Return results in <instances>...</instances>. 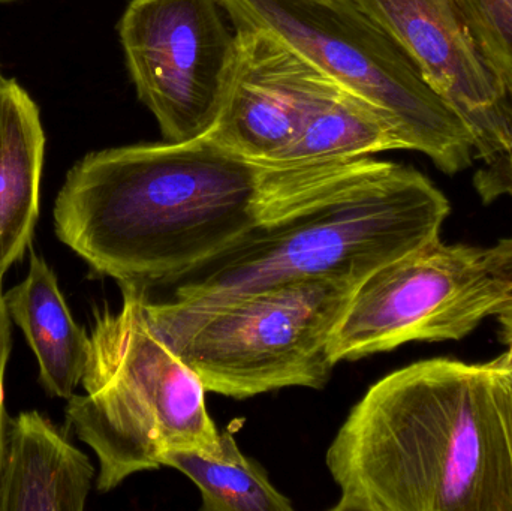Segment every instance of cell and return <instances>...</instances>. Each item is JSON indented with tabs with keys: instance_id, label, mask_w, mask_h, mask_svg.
Returning <instances> with one entry per match:
<instances>
[{
	"instance_id": "cell-9",
	"label": "cell",
	"mask_w": 512,
	"mask_h": 511,
	"mask_svg": "<svg viewBox=\"0 0 512 511\" xmlns=\"http://www.w3.org/2000/svg\"><path fill=\"white\" fill-rule=\"evenodd\" d=\"M409 54L427 83L457 111L486 162L478 191L507 194L512 179V108L460 0H354Z\"/></svg>"
},
{
	"instance_id": "cell-1",
	"label": "cell",
	"mask_w": 512,
	"mask_h": 511,
	"mask_svg": "<svg viewBox=\"0 0 512 511\" xmlns=\"http://www.w3.org/2000/svg\"><path fill=\"white\" fill-rule=\"evenodd\" d=\"M388 165L370 156L262 161L207 135L114 147L68 171L54 230L96 275L168 288L255 231L357 188Z\"/></svg>"
},
{
	"instance_id": "cell-23",
	"label": "cell",
	"mask_w": 512,
	"mask_h": 511,
	"mask_svg": "<svg viewBox=\"0 0 512 511\" xmlns=\"http://www.w3.org/2000/svg\"><path fill=\"white\" fill-rule=\"evenodd\" d=\"M0 78H2V75H0Z\"/></svg>"
},
{
	"instance_id": "cell-21",
	"label": "cell",
	"mask_w": 512,
	"mask_h": 511,
	"mask_svg": "<svg viewBox=\"0 0 512 511\" xmlns=\"http://www.w3.org/2000/svg\"><path fill=\"white\" fill-rule=\"evenodd\" d=\"M11 2H17V0H0V3H11Z\"/></svg>"
},
{
	"instance_id": "cell-22",
	"label": "cell",
	"mask_w": 512,
	"mask_h": 511,
	"mask_svg": "<svg viewBox=\"0 0 512 511\" xmlns=\"http://www.w3.org/2000/svg\"><path fill=\"white\" fill-rule=\"evenodd\" d=\"M510 195H512V182H511Z\"/></svg>"
},
{
	"instance_id": "cell-13",
	"label": "cell",
	"mask_w": 512,
	"mask_h": 511,
	"mask_svg": "<svg viewBox=\"0 0 512 511\" xmlns=\"http://www.w3.org/2000/svg\"><path fill=\"white\" fill-rule=\"evenodd\" d=\"M26 278L3 294L12 323L23 332L48 396L69 399L83 380L89 333L78 326L50 264L32 248Z\"/></svg>"
},
{
	"instance_id": "cell-4",
	"label": "cell",
	"mask_w": 512,
	"mask_h": 511,
	"mask_svg": "<svg viewBox=\"0 0 512 511\" xmlns=\"http://www.w3.org/2000/svg\"><path fill=\"white\" fill-rule=\"evenodd\" d=\"M119 287V311H93L84 395L74 393L65 410L66 425L98 458L102 494L134 474L158 470L167 453L221 449L206 387L150 320L149 290Z\"/></svg>"
},
{
	"instance_id": "cell-5",
	"label": "cell",
	"mask_w": 512,
	"mask_h": 511,
	"mask_svg": "<svg viewBox=\"0 0 512 511\" xmlns=\"http://www.w3.org/2000/svg\"><path fill=\"white\" fill-rule=\"evenodd\" d=\"M360 282H286L209 308L147 297L156 329L207 392L248 399L285 387L324 389L334 363L331 336Z\"/></svg>"
},
{
	"instance_id": "cell-18",
	"label": "cell",
	"mask_w": 512,
	"mask_h": 511,
	"mask_svg": "<svg viewBox=\"0 0 512 511\" xmlns=\"http://www.w3.org/2000/svg\"><path fill=\"white\" fill-rule=\"evenodd\" d=\"M492 395L504 429L512 464V371H492Z\"/></svg>"
},
{
	"instance_id": "cell-2",
	"label": "cell",
	"mask_w": 512,
	"mask_h": 511,
	"mask_svg": "<svg viewBox=\"0 0 512 511\" xmlns=\"http://www.w3.org/2000/svg\"><path fill=\"white\" fill-rule=\"evenodd\" d=\"M334 511H512V464L492 371L453 359L373 384L325 456Z\"/></svg>"
},
{
	"instance_id": "cell-17",
	"label": "cell",
	"mask_w": 512,
	"mask_h": 511,
	"mask_svg": "<svg viewBox=\"0 0 512 511\" xmlns=\"http://www.w3.org/2000/svg\"><path fill=\"white\" fill-rule=\"evenodd\" d=\"M11 323L3 293L0 291V489H2L3 470H5L9 420H11L5 407V375L12 350Z\"/></svg>"
},
{
	"instance_id": "cell-10",
	"label": "cell",
	"mask_w": 512,
	"mask_h": 511,
	"mask_svg": "<svg viewBox=\"0 0 512 511\" xmlns=\"http://www.w3.org/2000/svg\"><path fill=\"white\" fill-rule=\"evenodd\" d=\"M236 39L224 105L206 135L251 158L288 162L289 149L333 78L267 30L236 29Z\"/></svg>"
},
{
	"instance_id": "cell-14",
	"label": "cell",
	"mask_w": 512,
	"mask_h": 511,
	"mask_svg": "<svg viewBox=\"0 0 512 511\" xmlns=\"http://www.w3.org/2000/svg\"><path fill=\"white\" fill-rule=\"evenodd\" d=\"M406 149L394 123L375 105L331 80L307 117L286 161L357 159Z\"/></svg>"
},
{
	"instance_id": "cell-8",
	"label": "cell",
	"mask_w": 512,
	"mask_h": 511,
	"mask_svg": "<svg viewBox=\"0 0 512 511\" xmlns=\"http://www.w3.org/2000/svg\"><path fill=\"white\" fill-rule=\"evenodd\" d=\"M219 0H132L120 42L140 101L165 141L209 134L224 105L237 39Z\"/></svg>"
},
{
	"instance_id": "cell-11",
	"label": "cell",
	"mask_w": 512,
	"mask_h": 511,
	"mask_svg": "<svg viewBox=\"0 0 512 511\" xmlns=\"http://www.w3.org/2000/svg\"><path fill=\"white\" fill-rule=\"evenodd\" d=\"M93 480L89 456L39 411L9 420L0 511H83Z\"/></svg>"
},
{
	"instance_id": "cell-12",
	"label": "cell",
	"mask_w": 512,
	"mask_h": 511,
	"mask_svg": "<svg viewBox=\"0 0 512 511\" xmlns=\"http://www.w3.org/2000/svg\"><path fill=\"white\" fill-rule=\"evenodd\" d=\"M44 158L38 105L17 81L0 78V291L8 270L32 248Z\"/></svg>"
},
{
	"instance_id": "cell-16",
	"label": "cell",
	"mask_w": 512,
	"mask_h": 511,
	"mask_svg": "<svg viewBox=\"0 0 512 511\" xmlns=\"http://www.w3.org/2000/svg\"><path fill=\"white\" fill-rule=\"evenodd\" d=\"M512 108V0H460Z\"/></svg>"
},
{
	"instance_id": "cell-20",
	"label": "cell",
	"mask_w": 512,
	"mask_h": 511,
	"mask_svg": "<svg viewBox=\"0 0 512 511\" xmlns=\"http://www.w3.org/2000/svg\"><path fill=\"white\" fill-rule=\"evenodd\" d=\"M489 254L496 269L512 279V237L499 240L495 246L489 248Z\"/></svg>"
},
{
	"instance_id": "cell-3",
	"label": "cell",
	"mask_w": 512,
	"mask_h": 511,
	"mask_svg": "<svg viewBox=\"0 0 512 511\" xmlns=\"http://www.w3.org/2000/svg\"><path fill=\"white\" fill-rule=\"evenodd\" d=\"M450 215L423 173L390 162L357 188L240 240L171 285L168 302L209 308L286 282L364 281L379 267L439 239Z\"/></svg>"
},
{
	"instance_id": "cell-15",
	"label": "cell",
	"mask_w": 512,
	"mask_h": 511,
	"mask_svg": "<svg viewBox=\"0 0 512 511\" xmlns=\"http://www.w3.org/2000/svg\"><path fill=\"white\" fill-rule=\"evenodd\" d=\"M162 467L176 468L200 489L204 511H291L267 474L243 455L230 431L221 432L215 455L177 450L162 458Z\"/></svg>"
},
{
	"instance_id": "cell-6",
	"label": "cell",
	"mask_w": 512,
	"mask_h": 511,
	"mask_svg": "<svg viewBox=\"0 0 512 511\" xmlns=\"http://www.w3.org/2000/svg\"><path fill=\"white\" fill-rule=\"evenodd\" d=\"M236 29H262L381 110L406 149L448 176L471 167L475 140L414 60L354 0H219Z\"/></svg>"
},
{
	"instance_id": "cell-19",
	"label": "cell",
	"mask_w": 512,
	"mask_h": 511,
	"mask_svg": "<svg viewBox=\"0 0 512 511\" xmlns=\"http://www.w3.org/2000/svg\"><path fill=\"white\" fill-rule=\"evenodd\" d=\"M496 317L501 324V338L507 345V351L487 366L492 371H512V299Z\"/></svg>"
},
{
	"instance_id": "cell-7",
	"label": "cell",
	"mask_w": 512,
	"mask_h": 511,
	"mask_svg": "<svg viewBox=\"0 0 512 511\" xmlns=\"http://www.w3.org/2000/svg\"><path fill=\"white\" fill-rule=\"evenodd\" d=\"M512 299L489 248L439 239L379 267L355 288L330 344L331 362H351L408 342L460 341Z\"/></svg>"
}]
</instances>
